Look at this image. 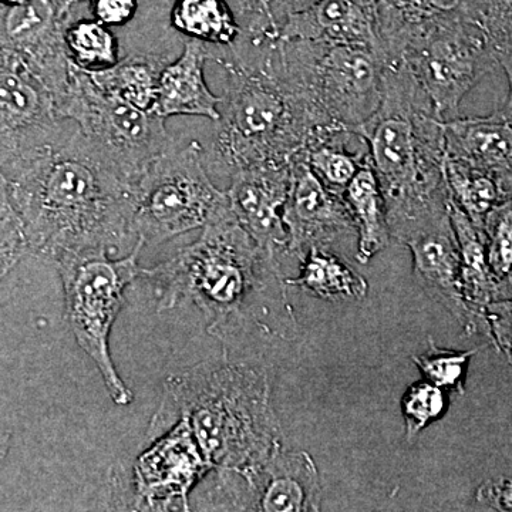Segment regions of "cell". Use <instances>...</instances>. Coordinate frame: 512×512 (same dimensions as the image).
I'll use <instances>...</instances> for the list:
<instances>
[{"label": "cell", "mask_w": 512, "mask_h": 512, "mask_svg": "<svg viewBox=\"0 0 512 512\" xmlns=\"http://www.w3.org/2000/svg\"><path fill=\"white\" fill-rule=\"evenodd\" d=\"M286 285L296 286L320 299H357L369 293V284L340 256L328 248H311L301 259V272L286 279Z\"/></svg>", "instance_id": "23"}, {"label": "cell", "mask_w": 512, "mask_h": 512, "mask_svg": "<svg viewBox=\"0 0 512 512\" xmlns=\"http://www.w3.org/2000/svg\"><path fill=\"white\" fill-rule=\"evenodd\" d=\"M171 25L191 39L218 47V53L234 49L244 37V28L227 0H175Z\"/></svg>", "instance_id": "24"}, {"label": "cell", "mask_w": 512, "mask_h": 512, "mask_svg": "<svg viewBox=\"0 0 512 512\" xmlns=\"http://www.w3.org/2000/svg\"><path fill=\"white\" fill-rule=\"evenodd\" d=\"M402 244L412 252L413 275L420 288L434 302L446 308L467 335H481L480 326L464 301L460 282V251L450 211L427 222L404 239Z\"/></svg>", "instance_id": "16"}, {"label": "cell", "mask_w": 512, "mask_h": 512, "mask_svg": "<svg viewBox=\"0 0 512 512\" xmlns=\"http://www.w3.org/2000/svg\"><path fill=\"white\" fill-rule=\"evenodd\" d=\"M342 197L355 224L357 262L365 265L392 241L386 205L370 158L350 181Z\"/></svg>", "instance_id": "22"}, {"label": "cell", "mask_w": 512, "mask_h": 512, "mask_svg": "<svg viewBox=\"0 0 512 512\" xmlns=\"http://www.w3.org/2000/svg\"><path fill=\"white\" fill-rule=\"evenodd\" d=\"M10 430L0 421V463L8 456L10 448Z\"/></svg>", "instance_id": "40"}, {"label": "cell", "mask_w": 512, "mask_h": 512, "mask_svg": "<svg viewBox=\"0 0 512 512\" xmlns=\"http://www.w3.org/2000/svg\"><path fill=\"white\" fill-rule=\"evenodd\" d=\"M275 62L322 126L353 130L382 103L387 59L375 47L278 39Z\"/></svg>", "instance_id": "6"}, {"label": "cell", "mask_w": 512, "mask_h": 512, "mask_svg": "<svg viewBox=\"0 0 512 512\" xmlns=\"http://www.w3.org/2000/svg\"><path fill=\"white\" fill-rule=\"evenodd\" d=\"M276 40L254 43L244 37L217 60L227 84L210 148H204L208 170L231 178L248 168L291 164L326 128L279 73Z\"/></svg>", "instance_id": "4"}, {"label": "cell", "mask_w": 512, "mask_h": 512, "mask_svg": "<svg viewBox=\"0 0 512 512\" xmlns=\"http://www.w3.org/2000/svg\"><path fill=\"white\" fill-rule=\"evenodd\" d=\"M72 120L104 163L126 180H137L154 158L174 146L165 119L97 86L89 72L72 64L70 86L57 107Z\"/></svg>", "instance_id": "9"}, {"label": "cell", "mask_w": 512, "mask_h": 512, "mask_svg": "<svg viewBox=\"0 0 512 512\" xmlns=\"http://www.w3.org/2000/svg\"><path fill=\"white\" fill-rule=\"evenodd\" d=\"M394 62L412 73L444 121L456 119L464 97L500 67L484 29L473 23L417 37Z\"/></svg>", "instance_id": "10"}, {"label": "cell", "mask_w": 512, "mask_h": 512, "mask_svg": "<svg viewBox=\"0 0 512 512\" xmlns=\"http://www.w3.org/2000/svg\"><path fill=\"white\" fill-rule=\"evenodd\" d=\"M483 237L494 278L507 281L512 271V195L498 202L487 215Z\"/></svg>", "instance_id": "30"}, {"label": "cell", "mask_w": 512, "mask_h": 512, "mask_svg": "<svg viewBox=\"0 0 512 512\" xmlns=\"http://www.w3.org/2000/svg\"><path fill=\"white\" fill-rule=\"evenodd\" d=\"M181 417L190 423L212 471L248 470L284 447L268 376L227 356L167 377L148 437Z\"/></svg>", "instance_id": "3"}, {"label": "cell", "mask_w": 512, "mask_h": 512, "mask_svg": "<svg viewBox=\"0 0 512 512\" xmlns=\"http://www.w3.org/2000/svg\"><path fill=\"white\" fill-rule=\"evenodd\" d=\"M316 2L318 0H271V8L276 22L281 25L288 16L302 12Z\"/></svg>", "instance_id": "37"}, {"label": "cell", "mask_w": 512, "mask_h": 512, "mask_svg": "<svg viewBox=\"0 0 512 512\" xmlns=\"http://www.w3.org/2000/svg\"><path fill=\"white\" fill-rule=\"evenodd\" d=\"M210 471L190 423L181 417L137 457L126 504L137 511H188L192 488Z\"/></svg>", "instance_id": "13"}, {"label": "cell", "mask_w": 512, "mask_h": 512, "mask_svg": "<svg viewBox=\"0 0 512 512\" xmlns=\"http://www.w3.org/2000/svg\"><path fill=\"white\" fill-rule=\"evenodd\" d=\"M444 123L412 73L390 62L379 109L353 128L366 141L390 234L400 244L450 211Z\"/></svg>", "instance_id": "2"}, {"label": "cell", "mask_w": 512, "mask_h": 512, "mask_svg": "<svg viewBox=\"0 0 512 512\" xmlns=\"http://www.w3.org/2000/svg\"><path fill=\"white\" fill-rule=\"evenodd\" d=\"M483 29L497 60L512 56V0H493L485 15Z\"/></svg>", "instance_id": "31"}, {"label": "cell", "mask_w": 512, "mask_h": 512, "mask_svg": "<svg viewBox=\"0 0 512 512\" xmlns=\"http://www.w3.org/2000/svg\"><path fill=\"white\" fill-rule=\"evenodd\" d=\"M476 500L487 510L512 512V478L500 477L485 481L477 488Z\"/></svg>", "instance_id": "34"}, {"label": "cell", "mask_w": 512, "mask_h": 512, "mask_svg": "<svg viewBox=\"0 0 512 512\" xmlns=\"http://www.w3.org/2000/svg\"><path fill=\"white\" fill-rule=\"evenodd\" d=\"M131 232L158 245L232 215L227 191L212 184L200 141L168 148L138 175L131 191Z\"/></svg>", "instance_id": "7"}, {"label": "cell", "mask_w": 512, "mask_h": 512, "mask_svg": "<svg viewBox=\"0 0 512 512\" xmlns=\"http://www.w3.org/2000/svg\"><path fill=\"white\" fill-rule=\"evenodd\" d=\"M491 0H376L377 32L387 63L417 37L473 23L483 28Z\"/></svg>", "instance_id": "17"}, {"label": "cell", "mask_w": 512, "mask_h": 512, "mask_svg": "<svg viewBox=\"0 0 512 512\" xmlns=\"http://www.w3.org/2000/svg\"><path fill=\"white\" fill-rule=\"evenodd\" d=\"M498 64L503 67L505 74H507L508 86H510L507 100H505L504 106L501 107L500 113L512 121V56L500 57Z\"/></svg>", "instance_id": "39"}, {"label": "cell", "mask_w": 512, "mask_h": 512, "mask_svg": "<svg viewBox=\"0 0 512 512\" xmlns=\"http://www.w3.org/2000/svg\"><path fill=\"white\" fill-rule=\"evenodd\" d=\"M70 62L84 72H99L120 62L119 40L96 19L69 23L64 32Z\"/></svg>", "instance_id": "27"}, {"label": "cell", "mask_w": 512, "mask_h": 512, "mask_svg": "<svg viewBox=\"0 0 512 512\" xmlns=\"http://www.w3.org/2000/svg\"><path fill=\"white\" fill-rule=\"evenodd\" d=\"M170 63L165 56L131 53L123 60L99 72H89L94 83L106 92L144 110L156 106L161 72Z\"/></svg>", "instance_id": "25"}, {"label": "cell", "mask_w": 512, "mask_h": 512, "mask_svg": "<svg viewBox=\"0 0 512 512\" xmlns=\"http://www.w3.org/2000/svg\"><path fill=\"white\" fill-rule=\"evenodd\" d=\"M446 178L451 200L483 235L485 218L498 202L507 198L500 184L480 168L450 158H446Z\"/></svg>", "instance_id": "26"}, {"label": "cell", "mask_w": 512, "mask_h": 512, "mask_svg": "<svg viewBox=\"0 0 512 512\" xmlns=\"http://www.w3.org/2000/svg\"><path fill=\"white\" fill-rule=\"evenodd\" d=\"M220 510L313 512L320 510L318 467L306 451L279 448L248 470H214Z\"/></svg>", "instance_id": "11"}, {"label": "cell", "mask_w": 512, "mask_h": 512, "mask_svg": "<svg viewBox=\"0 0 512 512\" xmlns=\"http://www.w3.org/2000/svg\"><path fill=\"white\" fill-rule=\"evenodd\" d=\"M6 170L28 251L39 258L111 254L133 238L134 183L104 163L77 128Z\"/></svg>", "instance_id": "1"}, {"label": "cell", "mask_w": 512, "mask_h": 512, "mask_svg": "<svg viewBox=\"0 0 512 512\" xmlns=\"http://www.w3.org/2000/svg\"><path fill=\"white\" fill-rule=\"evenodd\" d=\"M49 87L12 47L0 43V167H10L62 138Z\"/></svg>", "instance_id": "12"}, {"label": "cell", "mask_w": 512, "mask_h": 512, "mask_svg": "<svg viewBox=\"0 0 512 512\" xmlns=\"http://www.w3.org/2000/svg\"><path fill=\"white\" fill-rule=\"evenodd\" d=\"M141 276L156 291L157 312L194 303L210 323L211 333L224 332L269 288L286 285L278 259L255 244L234 214L208 224L197 241L173 258L143 268Z\"/></svg>", "instance_id": "5"}, {"label": "cell", "mask_w": 512, "mask_h": 512, "mask_svg": "<svg viewBox=\"0 0 512 512\" xmlns=\"http://www.w3.org/2000/svg\"><path fill=\"white\" fill-rule=\"evenodd\" d=\"M291 187V164L262 165L238 171L227 190L235 220L256 245L278 259L288 252L284 207Z\"/></svg>", "instance_id": "15"}, {"label": "cell", "mask_w": 512, "mask_h": 512, "mask_svg": "<svg viewBox=\"0 0 512 512\" xmlns=\"http://www.w3.org/2000/svg\"><path fill=\"white\" fill-rule=\"evenodd\" d=\"M446 393V390L424 379L407 387L402 397L404 436L407 443H413L421 431L443 417L447 410Z\"/></svg>", "instance_id": "29"}, {"label": "cell", "mask_w": 512, "mask_h": 512, "mask_svg": "<svg viewBox=\"0 0 512 512\" xmlns=\"http://www.w3.org/2000/svg\"><path fill=\"white\" fill-rule=\"evenodd\" d=\"M143 239H136L130 254L111 258L107 251H86L56 261L62 278L66 319L74 338L99 370L107 392L119 406H127L133 393L117 373L110 355V335L124 305L128 286L141 276Z\"/></svg>", "instance_id": "8"}, {"label": "cell", "mask_w": 512, "mask_h": 512, "mask_svg": "<svg viewBox=\"0 0 512 512\" xmlns=\"http://www.w3.org/2000/svg\"><path fill=\"white\" fill-rule=\"evenodd\" d=\"M288 252L301 261L311 248H328L336 239L356 232L342 195L330 191L303 153L291 163V187L284 207Z\"/></svg>", "instance_id": "14"}, {"label": "cell", "mask_w": 512, "mask_h": 512, "mask_svg": "<svg viewBox=\"0 0 512 512\" xmlns=\"http://www.w3.org/2000/svg\"><path fill=\"white\" fill-rule=\"evenodd\" d=\"M487 319L495 348L512 349V298L497 299L488 305Z\"/></svg>", "instance_id": "33"}, {"label": "cell", "mask_w": 512, "mask_h": 512, "mask_svg": "<svg viewBox=\"0 0 512 512\" xmlns=\"http://www.w3.org/2000/svg\"><path fill=\"white\" fill-rule=\"evenodd\" d=\"M279 39L352 43L383 52L377 32L376 0H318L281 22Z\"/></svg>", "instance_id": "18"}, {"label": "cell", "mask_w": 512, "mask_h": 512, "mask_svg": "<svg viewBox=\"0 0 512 512\" xmlns=\"http://www.w3.org/2000/svg\"><path fill=\"white\" fill-rule=\"evenodd\" d=\"M137 0H92L94 19L106 26H123L136 16Z\"/></svg>", "instance_id": "35"}, {"label": "cell", "mask_w": 512, "mask_h": 512, "mask_svg": "<svg viewBox=\"0 0 512 512\" xmlns=\"http://www.w3.org/2000/svg\"><path fill=\"white\" fill-rule=\"evenodd\" d=\"M446 158L493 175L505 197L512 195V121L494 111L487 117H456L444 123Z\"/></svg>", "instance_id": "19"}, {"label": "cell", "mask_w": 512, "mask_h": 512, "mask_svg": "<svg viewBox=\"0 0 512 512\" xmlns=\"http://www.w3.org/2000/svg\"><path fill=\"white\" fill-rule=\"evenodd\" d=\"M28 2L29 0H0V3H2V5H5L6 8H12V6L25 5V3Z\"/></svg>", "instance_id": "41"}, {"label": "cell", "mask_w": 512, "mask_h": 512, "mask_svg": "<svg viewBox=\"0 0 512 512\" xmlns=\"http://www.w3.org/2000/svg\"><path fill=\"white\" fill-rule=\"evenodd\" d=\"M450 218L460 251V282L464 301L477 320L481 335L493 343L487 308L491 302L497 301L505 281L498 282L494 278L488 265L483 235L453 200L450 201Z\"/></svg>", "instance_id": "21"}, {"label": "cell", "mask_w": 512, "mask_h": 512, "mask_svg": "<svg viewBox=\"0 0 512 512\" xmlns=\"http://www.w3.org/2000/svg\"><path fill=\"white\" fill-rule=\"evenodd\" d=\"M28 251L25 232L18 215L0 220V281L19 264Z\"/></svg>", "instance_id": "32"}, {"label": "cell", "mask_w": 512, "mask_h": 512, "mask_svg": "<svg viewBox=\"0 0 512 512\" xmlns=\"http://www.w3.org/2000/svg\"><path fill=\"white\" fill-rule=\"evenodd\" d=\"M507 356L510 357L511 362H512V349L508 350Z\"/></svg>", "instance_id": "42"}, {"label": "cell", "mask_w": 512, "mask_h": 512, "mask_svg": "<svg viewBox=\"0 0 512 512\" xmlns=\"http://www.w3.org/2000/svg\"><path fill=\"white\" fill-rule=\"evenodd\" d=\"M477 350L439 349L429 339V349L413 356L414 365L427 382L446 392L466 393L467 366Z\"/></svg>", "instance_id": "28"}, {"label": "cell", "mask_w": 512, "mask_h": 512, "mask_svg": "<svg viewBox=\"0 0 512 512\" xmlns=\"http://www.w3.org/2000/svg\"><path fill=\"white\" fill-rule=\"evenodd\" d=\"M212 57L214 50L210 45L200 40H188L181 56L168 63L161 72L153 111L163 119L195 116L214 123L220 120L221 97L211 92L204 76V64Z\"/></svg>", "instance_id": "20"}, {"label": "cell", "mask_w": 512, "mask_h": 512, "mask_svg": "<svg viewBox=\"0 0 512 512\" xmlns=\"http://www.w3.org/2000/svg\"><path fill=\"white\" fill-rule=\"evenodd\" d=\"M242 15L249 20L264 18L279 35V25L272 13L271 0H235Z\"/></svg>", "instance_id": "36"}, {"label": "cell", "mask_w": 512, "mask_h": 512, "mask_svg": "<svg viewBox=\"0 0 512 512\" xmlns=\"http://www.w3.org/2000/svg\"><path fill=\"white\" fill-rule=\"evenodd\" d=\"M73 5H76V3L82 2V0H72Z\"/></svg>", "instance_id": "43"}, {"label": "cell", "mask_w": 512, "mask_h": 512, "mask_svg": "<svg viewBox=\"0 0 512 512\" xmlns=\"http://www.w3.org/2000/svg\"><path fill=\"white\" fill-rule=\"evenodd\" d=\"M510 278L512 279V271H511V275H510Z\"/></svg>", "instance_id": "44"}, {"label": "cell", "mask_w": 512, "mask_h": 512, "mask_svg": "<svg viewBox=\"0 0 512 512\" xmlns=\"http://www.w3.org/2000/svg\"><path fill=\"white\" fill-rule=\"evenodd\" d=\"M16 215L12 204V195H10V184L8 175L0 167V220Z\"/></svg>", "instance_id": "38"}]
</instances>
